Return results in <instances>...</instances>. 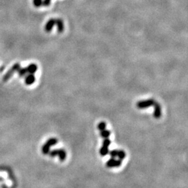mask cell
Instances as JSON below:
<instances>
[{
	"mask_svg": "<svg viewBox=\"0 0 188 188\" xmlns=\"http://www.w3.org/2000/svg\"><path fill=\"white\" fill-rule=\"evenodd\" d=\"M21 66L20 64L19 63H15V64L12 66L10 69L6 73V74L4 75L3 77V81L4 82H7L9 81V80L11 79V78L13 77V74L16 72L18 71V70L20 68Z\"/></svg>",
	"mask_w": 188,
	"mask_h": 188,
	"instance_id": "1",
	"label": "cell"
},
{
	"mask_svg": "<svg viewBox=\"0 0 188 188\" xmlns=\"http://www.w3.org/2000/svg\"><path fill=\"white\" fill-rule=\"evenodd\" d=\"M155 101L153 99H148L145 101H139L137 103V107L139 109H146L151 106H153V105L155 103Z\"/></svg>",
	"mask_w": 188,
	"mask_h": 188,
	"instance_id": "2",
	"label": "cell"
},
{
	"mask_svg": "<svg viewBox=\"0 0 188 188\" xmlns=\"http://www.w3.org/2000/svg\"><path fill=\"white\" fill-rule=\"evenodd\" d=\"M122 165V160H116L115 158H110L106 163L107 167L113 168V167H119Z\"/></svg>",
	"mask_w": 188,
	"mask_h": 188,
	"instance_id": "3",
	"label": "cell"
},
{
	"mask_svg": "<svg viewBox=\"0 0 188 188\" xmlns=\"http://www.w3.org/2000/svg\"><path fill=\"white\" fill-rule=\"evenodd\" d=\"M154 106V112H153V116L155 117V119H160L161 116H162V107L161 105L158 103V102H155V103L153 105Z\"/></svg>",
	"mask_w": 188,
	"mask_h": 188,
	"instance_id": "4",
	"label": "cell"
},
{
	"mask_svg": "<svg viewBox=\"0 0 188 188\" xmlns=\"http://www.w3.org/2000/svg\"><path fill=\"white\" fill-rule=\"evenodd\" d=\"M55 25V19L51 18L47 22L45 26V30L46 32H50L52 30L54 26Z\"/></svg>",
	"mask_w": 188,
	"mask_h": 188,
	"instance_id": "5",
	"label": "cell"
},
{
	"mask_svg": "<svg viewBox=\"0 0 188 188\" xmlns=\"http://www.w3.org/2000/svg\"><path fill=\"white\" fill-rule=\"evenodd\" d=\"M35 81H36V77L34 76V74H29L27 75H26L25 79H24V83H25L27 85H28V86L34 84Z\"/></svg>",
	"mask_w": 188,
	"mask_h": 188,
	"instance_id": "6",
	"label": "cell"
},
{
	"mask_svg": "<svg viewBox=\"0 0 188 188\" xmlns=\"http://www.w3.org/2000/svg\"><path fill=\"white\" fill-rule=\"evenodd\" d=\"M55 25L57 27V31L59 33H62L64 30V25H63V22L62 19H55Z\"/></svg>",
	"mask_w": 188,
	"mask_h": 188,
	"instance_id": "7",
	"label": "cell"
},
{
	"mask_svg": "<svg viewBox=\"0 0 188 188\" xmlns=\"http://www.w3.org/2000/svg\"><path fill=\"white\" fill-rule=\"evenodd\" d=\"M27 72L29 74H34L38 69V66L35 63H31V64H29L28 66L27 67Z\"/></svg>",
	"mask_w": 188,
	"mask_h": 188,
	"instance_id": "8",
	"label": "cell"
},
{
	"mask_svg": "<svg viewBox=\"0 0 188 188\" xmlns=\"http://www.w3.org/2000/svg\"><path fill=\"white\" fill-rule=\"evenodd\" d=\"M57 155L59 156V160L63 162V161H64L66 158V152L63 149H59Z\"/></svg>",
	"mask_w": 188,
	"mask_h": 188,
	"instance_id": "9",
	"label": "cell"
},
{
	"mask_svg": "<svg viewBox=\"0 0 188 188\" xmlns=\"http://www.w3.org/2000/svg\"><path fill=\"white\" fill-rule=\"evenodd\" d=\"M109 147L102 145V147L100 149V154L101 156H106L107 154H109Z\"/></svg>",
	"mask_w": 188,
	"mask_h": 188,
	"instance_id": "10",
	"label": "cell"
},
{
	"mask_svg": "<svg viewBox=\"0 0 188 188\" xmlns=\"http://www.w3.org/2000/svg\"><path fill=\"white\" fill-rule=\"evenodd\" d=\"M50 146H49L47 143H45V144H43L42 146V148H41V151H42L43 154L44 155H48V153H50Z\"/></svg>",
	"mask_w": 188,
	"mask_h": 188,
	"instance_id": "11",
	"label": "cell"
},
{
	"mask_svg": "<svg viewBox=\"0 0 188 188\" xmlns=\"http://www.w3.org/2000/svg\"><path fill=\"white\" fill-rule=\"evenodd\" d=\"M18 72L19 77H20L26 76L27 74L28 73L27 69V67H24V68H21L20 67V69L18 70Z\"/></svg>",
	"mask_w": 188,
	"mask_h": 188,
	"instance_id": "12",
	"label": "cell"
},
{
	"mask_svg": "<svg viewBox=\"0 0 188 188\" xmlns=\"http://www.w3.org/2000/svg\"><path fill=\"white\" fill-rule=\"evenodd\" d=\"M111 135V131H109L108 130H104L101 131V136L102 137V138L105 139V138H108L109 136Z\"/></svg>",
	"mask_w": 188,
	"mask_h": 188,
	"instance_id": "13",
	"label": "cell"
},
{
	"mask_svg": "<svg viewBox=\"0 0 188 188\" xmlns=\"http://www.w3.org/2000/svg\"><path fill=\"white\" fill-rule=\"evenodd\" d=\"M46 143H47L49 146H55L58 143V140H57V139H56V138H50V139H49L47 141H46Z\"/></svg>",
	"mask_w": 188,
	"mask_h": 188,
	"instance_id": "14",
	"label": "cell"
},
{
	"mask_svg": "<svg viewBox=\"0 0 188 188\" xmlns=\"http://www.w3.org/2000/svg\"><path fill=\"white\" fill-rule=\"evenodd\" d=\"M117 157L119 158V160H123L125 159L126 158V153L123 150H119L118 151V154H117Z\"/></svg>",
	"mask_w": 188,
	"mask_h": 188,
	"instance_id": "15",
	"label": "cell"
},
{
	"mask_svg": "<svg viewBox=\"0 0 188 188\" xmlns=\"http://www.w3.org/2000/svg\"><path fill=\"white\" fill-rule=\"evenodd\" d=\"M106 127H107V124L105 121H101L100 122V123H98V129L100 131H102V130H104L106 129Z\"/></svg>",
	"mask_w": 188,
	"mask_h": 188,
	"instance_id": "16",
	"label": "cell"
},
{
	"mask_svg": "<svg viewBox=\"0 0 188 188\" xmlns=\"http://www.w3.org/2000/svg\"><path fill=\"white\" fill-rule=\"evenodd\" d=\"M58 151H59V149H55V150L50 151V153H48V155H50V157L55 158V157H56V156H57V155H58Z\"/></svg>",
	"mask_w": 188,
	"mask_h": 188,
	"instance_id": "17",
	"label": "cell"
},
{
	"mask_svg": "<svg viewBox=\"0 0 188 188\" xmlns=\"http://www.w3.org/2000/svg\"><path fill=\"white\" fill-rule=\"evenodd\" d=\"M109 155H110L112 158H116L117 157V154H118V150L114 149L110 151V152H109Z\"/></svg>",
	"mask_w": 188,
	"mask_h": 188,
	"instance_id": "18",
	"label": "cell"
},
{
	"mask_svg": "<svg viewBox=\"0 0 188 188\" xmlns=\"http://www.w3.org/2000/svg\"><path fill=\"white\" fill-rule=\"evenodd\" d=\"M33 4L36 7H40L43 4V0H33Z\"/></svg>",
	"mask_w": 188,
	"mask_h": 188,
	"instance_id": "19",
	"label": "cell"
},
{
	"mask_svg": "<svg viewBox=\"0 0 188 188\" xmlns=\"http://www.w3.org/2000/svg\"><path fill=\"white\" fill-rule=\"evenodd\" d=\"M110 144H111V141H110V140H109V139H108V138L104 139V141H102V145L109 147V146H110Z\"/></svg>",
	"mask_w": 188,
	"mask_h": 188,
	"instance_id": "20",
	"label": "cell"
},
{
	"mask_svg": "<svg viewBox=\"0 0 188 188\" xmlns=\"http://www.w3.org/2000/svg\"><path fill=\"white\" fill-rule=\"evenodd\" d=\"M51 0H43V6H48L50 5Z\"/></svg>",
	"mask_w": 188,
	"mask_h": 188,
	"instance_id": "21",
	"label": "cell"
}]
</instances>
